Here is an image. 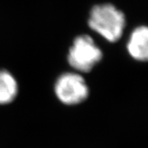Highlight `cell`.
I'll list each match as a JSON object with an SVG mask.
<instances>
[{
	"label": "cell",
	"mask_w": 148,
	"mask_h": 148,
	"mask_svg": "<svg viewBox=\"0 0 148 148\" xmlns=\"http://www.w3.org/2000/svg\"><path fill=\"white\" fill-rule=\"evenodd\" d=\"M126 49L129 56L138 61L146 62L148 59V28L140 25L132 30L128 38Z\"/></svg>",
	"instance_id": "cell-4"
},
{
	"label": "cell",
	"mask_w": 148,
	"mask_h": 148,
	"mask_svg": "<svg viewBox=\"0 0 148 148\" xmlns=\"http://www.w3.org/2000/svg\"><path fill=\"white\" fill-rule=\"evenodd\" d=\"M104 53L94 39L87 34L76 36L69 49L67 61L69 66L79 73L92 71L103 59Z\"/></svg>",
	"instance_id": "cell-2"
},
{
	"label": "cell",
	"mask_w": 148,
	"mask_h": 148,
	"mask_svg": "<svg viewBox=\"0 0 148 148\" xmlns=\"http://www.w3.org/2000/svg\"><path fill=\"white\" fill-rule=\"evenodd\" d=\"M53 90L58 101L66 106L79 105L87 99L90 93L85 78L77 72H67L59 75Z\"/></svg>",
	"instance_id": "cell-3"
},
{
	"label": "cell",
	"mask_w": 148,
	"mask_h": 148,
	"mask_svg": "<svg viewBox=\"0 0 148 148\" xmlns=\"http://www.w3.org/2000/svg\"><path fill=\"white\" fill-rule=\"evenodd\" d=\"M18 94V83L16 77L6 69H0V105H8Z\"/></svg>",
	"instance_id": "cell-5"
},
{
	"label": "cell",
	"mask_w": 148,
	"mask_h": 148,
	"mask_svg": "<svg viewBox=\"0 0 148 148\" xmlns=\"http://www.w3.org/2000/svg\"><path fill=\"white\" fill-rule=\"evenodd\" d=\"M126 22L124 12L110 3L92 6L87 18V24L90 30L110 43H115L121 39Z\"/></svg>",
	"instance_id": "cell-1"
}]
</instances>
